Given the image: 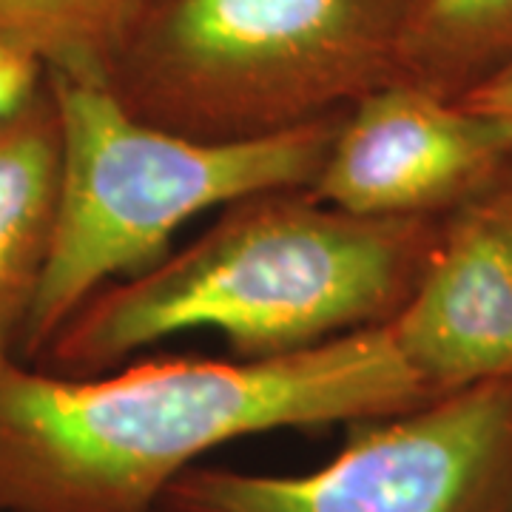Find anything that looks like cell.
<instances>
[{
	"label": "cell",
	"instance_id": "6da1fadb",
	"mask_svg": "<svg viewBox=\"0 0 512 512\" xmlns=\"http://www.w3.org/2000/svg\"><path fill=\"white\" fill-rule=\"evenodd\" d=\"M433 396L387 325L276 359H157L97 376L0 362V512H160L228 441L413 410Z\"/></svg>",
	"mask_w": 512,
	"mask_h": 512
},
{
	"label": "cell",
	"instance_id": "7a4b0ae2",
	"mask_svg": "<svg viewBox=\"0 0 512 512\" xmlns=\"http://www.w3.org/2000/svg\"><path fill=\"white\" fill-rule=\"evenodd\" d=\"M447 217H359L308 188L231 202L183 251L94 293L35 367L97 376L188 330H217L234 359H276L382 328L419 285Z\"/></svg>",
	"mask_w": 512,
	"mask_h": 512
},
{
	"label": "cell",
	"instance_id": "3957f363",
	"mask_svg": "<svg viewBox=\"0 0 512 512\" xmlns=\"http://www.w3.org/2000/svg\"><path fill=\"white\" fill-rule=\"evenodd\" d=\"M46 80L60 117V183L52 248L20 342L29 365L94 293L163 262L194 217L262 191L311 188L342 117L208 143L137 120L100 74Z\"/></svg>",
	"mask_w": 512,
	"mask_h": 512
},
{
	"label": "cell",
	"instance_id": "277c9868",
	"mask_svg": "<svg viewBox=\"0 0 512 512\" xmlns=\"http://www.w3.org/2000/svg\"><path fill=\"white\" fill-rule=\"evenodd\" d=\"M407 0H146L106 69L148 126L231 143L308 126L396 80Z\"/></svg>",
	"mask_w": 512,
	"mask_h": 512
},
{
	"label": "cell",
	"instance_id": "5b68a950",
	"mask_svg": "<svg viewBox=\"0 0 512 512\" xmlns=\"http://www.w3.org/2000/svg\"><path fill=\"white\" fill-rule=\"evenodd\" d=\"M160 512H512V382L353 421L311 473L191 467Z\"/></svg>",
	"mask_w": 512,
	"mask_h": 512
},
{
	"label": "cell",
	"instance_id": "8992f818",
	"mask_svg": "<svg viewBox=\"0 0 512 512\" xmlns=\"http://www.w3.org/2000/svg\"><path fill=\"white\" fill-rule=\"evenodd\" d=\"M512 174V120L390 80L342 111L308 194L359 217H447Z\"/></svg>",
	"mask_w": 512,
	"mask_h": 512
},
{
	"label": "cell",
	"instance_id": "52a82bcc",
	"mask_svg": "<svg viewBox=\"0 0 512 512\" xmlns=\"http://www.w3.org/2000/svg\"><path fill=\"white\" fill-rule=\"evenodd\" d=\"M510 177L444 220L419 285L387 322L393 345L433 399L512 382Z\"/></svg>",
	"mask_w": 512,
	"mask_h": 512
},
{
	"label": "cell",
	"instance_id": "ba28073f",
	"mask_svg": "<svg viewBox=\"0 0 512 512\" xmlns=\"http://www.w3.org/2000/svg\"><path fill=\"white\" fill-rule=\"evenodd\" d=\"M60 117L49 80L0 117V362L20 342L52 248Z\"/></svg>",
	"mask_w": 512,
	"mask_h": 512
},
{
	"label": "cell",
	"instance_id": "9c48e42d",
	"mask_svg": "<svg viewBox=\"0 0 512 512\" xmlns=\"http://www.w3.org/2000/svg\"><path fill=\"white\" fill-rule=\"evenodd\" d=\"M512 66V0H407L396 80L461 103Z\"/></svg>",
	"mask_w": 512,
	"mask_h": 512
},
{
	"label": "cell",
	"instance_id": "30bf717a",
	"mask_svg": "<svg viewBox=\"0 0 512 512\" xmlns=\"http://www.w3.org/2000/svg\"><path fill=\"white\" fill-rule=\"evenodd\" d=\"M146 0H0V46L46 72L100 74Z\"/></svg>",
	"mask_w": 512,
	"mask_h": 512
},
{
	"label": "cell",
	"instance_id": "8fae6325",
	"mask_svg": "<svg viewBox=\"0 0 512 512\" xmlns=\"http://www.w3.org/2000/svg\"><path fill=\"white\" fill-rule=\"evenodd\" d=\"M46 69L35 57L12 46H0V117L15 111L43 86Z\"/></svg>",
	"mask_w": 512,
	"mask_h": 512
},
{
	"label": "cell",
	"instance_id": "7c38bea8",
	"mask_svg": "<svg viewBox=\"0 0 512 512\" xmlns=\"http://www.w3.org/2000/svg\"><path fill=\"white\" fill-rule=\"evenodd\" d=\"M461 103L470 109L512 120V66H507L501 74H495L493 80H487L481 89H476L470 97H464Z\"/></svg>",
	"mask_w": 512,
	"mask_h": 512
},
{
	"label": "cell",
	"instance_id": "4fadbf2b",
	"mask_svg": "<svg viewBox=\"0 0 512 512\" xmlns=\"http://www.w3.org/2000/svg\"><path fill=\"white\" fill-rule=\"evenodd\" d=\"M510 191H512V177H510Z\"/></svg>",
	"mask_w": 512,
	"mask_h": 512
}]
</instances>
